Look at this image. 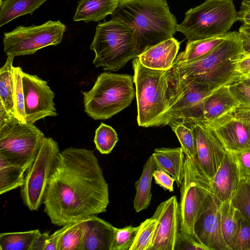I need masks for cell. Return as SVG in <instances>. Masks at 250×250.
I'll return each instance as SVG.
<instances>
[{"label": "cell", "instance_id": "1", "mask_svg": "<svg viewBox=\"0 0 250 250\" xmlns=\"http://www.w3.org/2000/svg\"><path fill=\"white\" fill-rule=\"evenodd\" d=\"M43 203L51 223L62 227L106 211L108 186L93 151L70 147L60 152Z\"/></svg>", "mask_w": 250, "mask_h": 250}, {"label": "cell", "instance_id": "2", "mask_svg": "<svg viewBox=\"0 0 250 250\" xmlns=\"http://www.w3.org/2000/svg\"><path fill=\"white\" fill-rule=\"evenodd\" d=\"M247 53L241 34L231 31L228 38L207 54L167 70V81L193 83L212 90L230 85L243 77L235 69L238 61Z\"/></svg>", "mask_w": 250, "mask_h": 250}, {"label": "cell", "instance_id": "3", "mask_svg": "<svg viewBox=\"0 0 250 250\" xmlns=\"http://www.w3.org/2000/svg\"><path fill=\"white\" fill-rule=\"evenodd\" d=\"M112 18L135 32L138 56L164 41L173 38L177 21L167 0H119Z\"/></svg>", "mask_w": 250, "mask_h": 250}, {"label": "cell", "instance_id": "4", "mask_svg": "<svg viewBox=\"0 0 250 250\" xmlns=\"http://www.w3.org/2000/svg\"><path fill=\"white\" fill-rule=\"evenodd\" d=\"M132 63L138 125L144 127L166 125L169 107L167 70L146 67L138 57Z\"/></svg>", "mask_w": 250, "mask_h": 250}, {"label": "cell", "instance_id": "5", "mask_svg": "<svg viewBox=\"0 0 250 250\" xmlns=\"http://www.w3.org/2000/svg\"><path fill=\"white\" fill-rule=\"evenodd\" d=\"M90 49L95 53L93 64L105 70L117 71L138 56L133 29L112 17L97 25Z\"/></svg>", "mask_w": 250, "mask_h": 250}, {"label": "cell", "instance_id": "6", "mask_svg": "<svg viewBox=\"0 0 250 250\" xmlns=\"http://www.w3.org/2000/svg\"><path fill=\"white\" fill-rule=\"evenodd\" d=\"M133 78L126 74L104 72L88 91H82L84 109L94 120H105L130 105L136 90Z\"/></svg>", "mask_w": 250, "mask_h": 250}, {"label": "cell", "instance_id": "7", "mask_svg": "<svg viewBox=\"0 0 250 250\" xmlns=\"http://www.w3.org/2000/svg\"><path fill=\"white\" fill-rule=\"evenodd\" d=\"M45 137L34 124L20 122L0 106V156L25 171Z\"/></svg>", "mask_w": 250, "mask_h": 250}, {"label": "cell", "instance_id": "8", "mask_svg": "<svg viewBox=\"0 0 250 250\" xmlns=\"http://www.w3.org/2000/svg\"><path fill=\"white\" fill-rule=\"evenodd\" d=\"M233 0H205L185 13L177 31L188 41L204 39L225 34L236 21Z\"/></svg>", "mask_w": 250, "mask_h": 250}, {"label": "cell", "instance_id": "9", "mask_svg": "<svg viewBox=\"0 0 250 250\" xmlns=\"http://www.w3.org/2000/svg\"><path fill=\"white\" fill-rule=\"evenodd\" d=\"M66 26L60 21L49 20L38 25H20L4 33V51L7 56L34 54L44 47L57 45L62 41Z\"/></svg>", "mask_w": 250, "mask_h": 250}, {"label": "cell", "instance_id": "10", "mask_svg": "<svg viewBox=\"0 0 250 250\" xmlns=\"http://www.w3.org/2000/svg\"><path fill=\"white\" fill-rule=\"evenodd\" d=\"M58 143L51 137H45L34 161L24 173L21 187L23 204L31 211L40 207L52 170L60 153Z\"/></svg>", "mask_w": 250, "mask_h": 250}, {"label": "cell", "instance_id": "11", "mask_svg": "<svg viewBox=\"0 0 250 250\" xmlns=\"http://www.w3.org/2000/svg\"><path fill=\"white\" fill-rule=\"evenodd\" d=\"M210 191V183L200 172L195 159L185 157L179 203L180 230L193 235L195 221Z\"/></svg>", "mask_w": 250, "mask_h": 250}, {"label": "cell", "instance_id": "12", "mask_svg": "<svg viewBox=\"0 0 250 250\" xmlns=\"http://www.w3.org/2000/svg\"><path fill=\"white\" fill-rule=\"evenodd\" d=\"M169 107L167 125L192 124L202 121L204 99L214 90L193 83L168 82Z\"/></svg>", "mask_w": 250, "mask_h": 250}, {"label": "cell", "instance_id": "13", "mask_svg": "<svg viewBox=\"0 0 250 250\" xmlns=\"http://www.w3.org/2000/svg\"><path fill=\"white\" fill-rule=\"evenodd\" d=\"M22 85L27 122L34 124L45 117L57 116L55 95L46 81L22 71Z\"/></svg>", "mask_w": 250, "mask_h": 250}, {"label": "cell", "instance_id": "14", "mask_svg": "<svg viewBox=\"0 0 250 250\" xmlns=\"http://www.w3.org/2000/svg\"><path fill=\"white\" fill-rule=\"evenodd\" d=\"M221 204L210 191L194 226L193 235L208 250H230L222 230Z\"/></svg>", "mask_w": 250, "mask_h": 250}, {"label": "cell", "instance_id": "15", "mask_svg": "<svg viewBox=\"0 0 250 250\" xmlns=\"http://www.w3.org/2000/svg\"><path fill=\"white\" fill-rule=\"evenodd\" d=\"M191 124L196 142L195 161L200 172L210 182L223 163L227 151L204 123L200 121Z\"/></svg>", "mask_w": 250, "mask_h": 250}, {"label": "cell", "instance_id": "16", "mask_svg": "<svg viewBox=\"0 0 250 250\" xmlns=\"http://www.w3.org/2000/svg\"><path fill=\"white\" fill-rule=\"evenodd\" d=\"M152 217L157 220L153 239L149 250H175L180 230L179 203L172 196L161 202Z\"/></svg>", "mask_w": 250, "mask_h": 250}, {"label": "cell", "instance_id": "17", "mask_svg": "<svg viewBox=\"0 0 250 250\" xmlns=\"http://www.w3.org/2000/svg\"><path fill=\"white\" fill-rule=\"evenodd\" d=\"M230 153L250 148V121L236 117L234 111L205 123Z\"/></svg>", "mask_w": 250, "mask_h": 250}, {"label": "cell", "instance_id": "18", "mask_svg": "<svg viewBox=\"0 0 250 250\" xmlns=\"http://www.w3.org/2000/svg\"><path fill=\"white\" fill-rule=\"evenodd\" d=\"M241 177L232 155L227 152L223 163L210 181L211 192L222 203L231 200Z\"/></svg>", "mask_w": 250, "mask_h": 250}, {"label": "cell", "instance_id": "19", "mask_svg": "<svg viewBox=\"0 0 250 250\" xmlns=\"http://www.w3.org/2000/svg\"><path fill=\"white\" fill-rule=\"evenodd\" d=\"M181 42L174 37L164 41L144 51L137 57L145 67L159 70H169L176 59Z\"/></svg>", "mask_w": 250, "mask_h": 250}, {"label": "cell", "instance_id": "20", "mask_svg": "<svg viewBox=\"0 0 250 250\" xmlns=\"http://www.w3.org/2000/svg\"><path fill=\"white\" fill-rule=\"evenodd\" d=\"M83 220L85 232L81 250H110L115 227L97 215Z\"/></svg>", "mask_w": 250, "mask_h": 250}, {"label": "cell", "instance_id": "21", "mask_svg": "<svg viewBox=\"0 0 250 250\" xmlns=\"http://www.w3.org/2000/svg\"><path fill=\"white\" fill-rule=\"evenodd\" d=\"M231 93L229 85H224L215 89L204 100L202 122L208 123L234 111L240 105ZM200 122V121H199Z\"/></svg>", "mask_w": 250, "mask_h": 250}, {"label": "cell", "instance_id": "22", "mask_svg": "<svg viewBox=\"0 0 250 250\" xmlns=\"http://www.w3.org/2000/svg\"><path fill=\"white\" fill-rule=\"evenodd\" d=\"M156 169H161L173 177L178 187L184 177L185 155L181 147L157 148L152 154Z\"/></svg>", "mask_w": 250, "mask_h": 250}, {"label": "cell", "instance_id": "23", "mask_svg": "<svg viewBox=\"0 0 250 250\" xmlns=\"http://www.w3.org/2000/svg\"><path fill=\"white\" fill-rule=\"evenodd\" d=\"M119 0H80L73 17L74 21H99L112 15Z\"/></svg>", "mask_w": 250, "mask_h": 250}, {"label": "cell", "instance_id": "24", "mask_svg": "<svg viewBox=\"0 0 250 250\" xmlns=\"http://www.w3.org/2000/svg\"><path fill=\"white\" fill-rule=\"evenodd\" d=\"M230 32L214 37L188 41L185 50L177 56L173 66L188 63L207 54L228 38Z\"/></svg>", "mask_w": 250, "mask_h": 250}, {"label": "cell", "instance_id": "25", "mask_svg": "<svg viewBox=\"0 0 250 250\" xmlns=\"http://www.w3.org/2000/svg\"><path fill=\"white\" fill-rule=\"evenodd\" d=\"M156 166L151 155L143 167L140 178L134 185L136 193L133 200L134 209L136 212L147 208L151 199V182Z\"/></svg>", "mask_w": 250, "mask_h": 250}, {"label": "cell", "instance_id": "26", "mask_svg": "<svg viewBox=\"0 0 250 250\" xmlns=\"http://www.w3.org/2000/svg\"><path fill=\"white\" fill-rule=\"evenodd\" d=\"M47 0H4L0 3V27L26 14L33 15Z\"/></svg>", "mask_w": 250, "mask_h": 250}, {"label": "cell", "instance_id": "27", "mask_svg": "<svg viewBox=\"0 0 250 250\" xmlns=\"http://www.w3.org/2000/svg\"><path fill=\"white\" fill-rule=\"evenodd\" d=\"M14 58L7 56L5 63L0 69V106L8 114L12 116H14L13 77Z\"/></svg>", "mask_w": 250, "mask_h": 250}, {"label": "cell", "instance_id": "28", "mask_svg": "<svg viewBox=\"0 0 250 250\" xmlns=\"http://www.w3.org/2000/svg\"><path fill=\"white\" fill-rule=\"evenodd\" d=\"M25 170L0 156V194L21 187Z\"/></svg>", "mask_w": 250, "mask_h": 250}, {"label": "cell", "instance_id": "29", "mask_svg": "<svg viewBox=\"0 0 250 250\" xmlns=\"http://www.w3.org/2000/svg\"><path fill=\"white\" fill-rule=\"evenodd\" d=\"M39 229L0 234V250H32Z\"/></svg>", "mask_w": 250, "mask_h": 250}, {"label": "cell", "instance_id": "30", "mask_svg": "<svg viewBox=\"0 0 250 250\" xmlns=\"http://www.w3.org/2000/svg\"><path fill=\"white\" fill-rule=\"evenodd\" d=\"M65 226L58 250H81L85 232L83 219L69 222Z\"/></svg>", "mask_w": 250, "mask_h": 250}, {"label": "cell", "instance_id": "31", "mask_svg": "<svg viewBox=\"0 0 250 250\" xmlns=\"http://www.w3.org/2000/svg\"><path fill=\"white\" fill-rule=\"evenodd\" d=\"M181 144L185 157L195 159L196 155V142L191 124L179 123L170 126Z\"/></svg>", "mask_w": 250, "mask_h": 250}, {"label": "cell", "instance_id": "32", "mask_svg": "<svg viewBox=\"0 0 250 250\" xmlns=\"http://www.w3.org/2000/svg\"><path fill=\"white\" fill-rule=\"evenodd\" d=\"M221 223L225 241L229 247L234 236L237 225L236 209L233 206L231 200L222 203Z\"/></svg>", "mask_w": 250, "mask_h": 250}, {"label": "cell", "instance_id": "33", "mask_svg": "<svg viewBox=\"0 0 250 250\" xmlns=\"http://www.w3.org/2000/svg\"><path fill=\"white\" fill-rule=\"evenodd\" d=\"M22 71L20 66L13 67L14 116L20 122L26 123L27 122L22 85Z\"/></svg>", "mask_w": 250, "mask_h": 250}, {"label": "cell", "instance_id": "34", "mask_svg": "<svg viewBox=\"0 0 250 250\" xmlns=\"http://www.w3.org/2000/svg\"><path fill=\"white\" fill-rule=\"evenodd\" d=\"M118 140L116 131L110 125L102 123L95 131L94 142L102 154L110 153Z\"/></svg>", "mask_w": 250, "mask_h": 250}, {"label": "cell", "instance_id": "35", "mask_svg": "<svg viewBox=\"0 0 250 250\" xmlns=\"http://www.w3.org/2000/svg\"><path fill=\"white\" fill-rule=\"evenodd\" d=\"M237 225L230 250H250V222L236 209Z\"/></svg>", "mask_w": 250, "mask_h": 250}, {"label": "cell", "instance_id": "36", "mask_svg": "<svg viewBox=\"0 0 250 250\" xmlns=\"http://www.w3.org/2000/svg\"><path fill=\"white\" fill-rule=\"evenodd\" d=\"M157 220L146 219L140 225L135 241L129 250H149L154 235Z\"/></svg>", "mask_w": 250, "mask_h": 250}, {"label": "cell", "instance_id": "37", "mask_svg": "<svg viewBox=\"0 0 250 250\" xmlns=\"http://www.w3.org/2000/svg\"><path fill=\"white\" fill-rule=\"evenodd\" d=\"M234 207L250 222V179H241L231 199Z\"/></svg>", "mask_w": 250, "mask_h": 250}, {"label": "cell", "instance_id": "38", "mask_svg": "<svg viewBox=\"0 0 250 250\" xmlns=\"http://www.w3.org/2000/svg\"><path fill=\"white\" fill-rule=\"evenodd\" d=\"M140 226L115 228L110 250H129L137 235Z\"/></svg>", "mask_w": 250, "mask_h": 250}, {"label": "cell", "instance_id": "39", "mask_svg": "<svg viewBox=\"0 0 250 250\" xmlns=\"http://www.w3.org/2000/svg\"><path fill=\"white\" fill-rule=\"evenodd\" d=\"M175 250H208L193 234L179 230Z\"/></svg>", "mask_w": 250, "mask_h": 250}, {"label": "cell", "instance_id": "40", "mask_svg": "<svg viewBox=\"0 0 250 250\" xmlns=\"http://www.w3.org/2000/svg\"><path fill=\"white\" fill-rule=\"evenodd\" d=\"M230 154L238 165L241 179H250V148Z\"/></svg>", "mask_w": 250, "mask_h": 250}, {"label": "cell", "instance_id": "41", "mask_svg": "<svg viewBox=\"0 0 250 250\" xmlns=\"http://www.w3.org/2000/svg\"><path fill=\"white\" fill-rule=\"evenodd\" d=\"M230 90L241 104L250 105V87L240 81L229 85Z\"/></svg>", "mask_w": 250, "mask_h": 250}, {"label": "cell", "instance_id": "42", "mask_svg": "<svg viewBox=\"0 0 250 250\" xmlns=\"http://www.w3.org/2000/svg\"><path fill=\"white\" fill-rule=\"evenodd\" d=\"M153 177L155 183L159 185L164 190H168L170 192L173 191V184L174 178L165 170L161 169H155Z\"/></svg>", "mask_w": 250, "mask_h": 250}, {"label": "cell", "instance_id": "43", "mask_svg": "<svg viewBox=\"0 0 250 250\" xmlns=\"http://www.w3.org/2000/svg\"><path fill=\"white\" fill-rule=\"evenodd\" d=\"M236 21L243 25H250V0H243L240 10L237 12Z\"/></svg>", "mask_w": 250, "mask_h": 250}, {"label": "cell", "instance_id": "44", "mask_svg": "<svg viewBox=\"0 0 250 250\" xmlns=\"http://www.w3.org/2000/svg\"><path fill=\"white\" fill-rule=\"evenodd\" d=\"M65 229V225L51 235H48L44 250H58L59 240Z\"/></svg>", "mask_w": 250, "mask_h": 250}, {"label": "cell", "instance_id": "45", "mask_svg": "<svg viewBox=\"0 0 250 250\" xmlns=\"http://www.w3.org/2000/svg\"><path fill=\"white\" fill-rule=\"evenodd\" d=\"M235 69L242 76L250 73V53L247 52L238 61Z\"/></svg>", "mask_w": 250, "mask_h": 250}, {"label": "cell", "instance_id": "46", "mask_svg": "<svg viewBox=\"0 0 250 250\" xmlns=\"http://www.w3.org/2000/svg\"><path fill=\"white\" fill-rule=\"evenodd\" d=\"M244 39V45L246 51L250 52V25L242 24L238 31Z\"/></svg>", "mask_w": 250, "mask_h": 250}, {"label": "cell", "instance_id": "47", "mask_svg": "<svg viewBox=\"0 0 250 250\" xmlns=\"http://www.w3.org/2000/svg\"><path fill=\"white\" fill-rule=\"evenodd\" d=\"M239 81L250 87V73L242 77Z\"/></svg>", "mask_w": 250, "mask_h": 250}, {"label": "cell", "instance_id": "48", "mask_svg": "<svg viewBox=\"0 0 250 250\" xmlns=\"http://www.w3.org/2000/svg\"><path fill=\"white\" fill-rule=\"evenodd\" d=\"M248 53H250V52H248Z\"/></svg>", "mask_w": 250, "mask_h": 250}, {"label": "cell", "instance_id": "49", "mask_svg": "<svg viewBox=\"0 0 250 250\" xmlns=\"http://www.w3.org/2000/svg\"></svg>", "mask_w": 250, "mask_h": 250}]
</instances>
